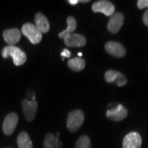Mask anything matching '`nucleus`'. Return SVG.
<instances>
[{
	"label": "nucleus",
	"mask_w": 148,
	"mask_h": 148,
	"mask_svg": "<svg viewBox=\"0 0 148 148\" xmlns=\"http://www.w3.org/2000/svg\"><path fill=\"white\" fill-rule=\"evenodd\" d=\"M1 56L3 58L12 57L14 64L16 66H21L25 63L27 60V56L20 48L15 46H5L1 51Z\"/></svg>",
	"instance_id": "obj_1"
},
{
	"label": "nucleus",
	"mask_w": 148,
	"mask_h": 148,
	"mask_svg": "<svg viewBox=\"0 0 148 148\" xmlns=\"http://www.w3.org/2000/svg\"><path fill=\"white\" fill-rule=\"evenodd\" d=\"M84 121V114L81 110L71 111L68 114L66 127L71 132H75L82 126Z\"/></svg>",
	"instance_id": "obj_2"
},
{
	"label": "nucleus",
	"mask_w": 148,
	"mask_h": 148,
	"mask_svg": "<svg viewBox=\"0 0 148 148\" xmlns=\"http://www.w3.org/2000/svg\"><path fill=\"white\" fill-rule=\"evenodd\" d=\"M21 32L28 38L32 44H38L41 41L42 34L38 30L36 25L31 23H26L22 26Z\"/></svg>",
	"instance_id": "obj_3"
},
{
	"label": "nucleus",
	"mask_w": 148,
	"mask_h": 148,
	"mask_svg": "<svg viewBox=\"0 0 148 148\" xmlns=\"http://www.w3.org/2000/svg\"><path fill=\"white\" fill-rule=\"evenodd\" d=\"M92 10L93 12H101L107 16H111L115 12V7L110 1L106 0L95 1L92 5Z\"/></svg>",
	"instance_id": "obj_4"
},
{
	"label": "nucleus",
	"mask_w": 148,
	"mask_h": 148,
	"mask_svg": "<svg viewBox=\"0 0 148 148\" xmlns=\"http://www.w3.org/2000/svg\"><path fill=\"white\" fill-rule=\"evenodd\" d=\"M21 106L25 119L27 121H32L35 119L38 110L37 101L36 100L23 99L21 101Z\"/></svg>",
	"instance_id": "obj_5"
},
{
	"label": "nucleus",
	"mask_w": 148,
	"mask_h": 148,
	"mask_svg": "<svg viewBox=\"0 0 148 148\" xmlns=\"http://www.w3.org/2000/svg\"><path fill=\"white\" fill-rule=\"evenodd\" d=\"M104 78L108 83L118 86H123L127 82L126 77L123 73L114 70H108L104 74Z\"/></svg>",
	"instance_id": "obj_6"
},
{
	"label": "nucleus",
	"mask_w": 148,
	"mask_h": 148,
	"mask_svg": "<svg viewBox=\"0 0 148 148\" xmlns=\"http://www.w3.org/2000/svg\"><path fill=\"white\" fill-rule=\"evenodd\" d=\"M106 52L115 58H123L126 54V49L124 46L119 42L108 41L105 45Z\"/></svg>",
	"instance_id": "obj_7"
},
{
	"label": "nucleus",
	"mask_w": 148,
	"mask_h": 148,
	"mask_svg": "<svg viewBox=\"0 0 148 148\" xmlns=\"http://www.w3.org/2000/svg\"><path fill=\"white\" fill-rule=\"evenodd\" d=\"M18 122V116L16 112L7 114L3 122L2 130L5 135H10L14 132Z\"/></svg>",
	"instance_id": "obj_8"
},
{
	"label": "nucleus",
	"mask_w": 148,
	"mask_h": 148,
	"mask_svg": "<svg viewBox=\"0 0 148 148\" xmlns=\"http://www.w3.org/2000/svg\"><path fill=\"white\" fill-rule=\"evenodd\" d=\"M127 115V110L121 104L116 105L106 111V116L113 121H122Z\"/></svg>",
	"instance_id": "obj_9"
},
{
	"label": "nucleus",
	"mask_w": 148,
	"mask_h": 148,
	"mask_svg": "<svg viewBox=\"0 0 148 148\" xmlns=\"http://www.w3.org/2000/svg\"><path fill=\"white\" fill-rule=\"evenodd\" d=\"M124 16L120 12H114L108 23V30L112 34H116L123 26Z\"/></svg>",
	"instance_id": "obj_10"
},
{
	"label": "nucleus",
	"mask_w": 148,
	"mask_h": 148,
	"mask_svg": "<svg viewBox=\"0 0 148 148\" xmlns=\"http://www.w3.org/2000/svg\"><path fill=\"white\" fill-rule=\"evenodd\" d=\"M141 144V136L136 132L128 133L123 140V148H140Z\"/></svg>",
	"instance_id": "obj_11"
},
{
	"label": "nucleus",
	"mask_w": 148,
	"mask_h": 148,
	"mask_svg": "<svg viewBox=\"0 0 148 148\" xmlns=\"http://www.w3.org/2000/svg\"><path fill=\"white\" fill-rule=\"evenodd\" d=\"M64 42L68 47H82L86 45V39L83 35L71 33L64 38Z\"/></svg>",
	"instance_id": "obj_12"
},
{
	"label": "nucleus",
	"mask_w": 148,
	"mask_h": 148,
	"mask_svg": "<svg viewBox=\"0 0 148 148\" xmlns=\"http://www.w3.org/2000/svg\"><path fill=\"white\" fill-rule=\"evenodd\" d=\"M21 33L17 28L6 29L3 32V38L7 44L10 46H14L19 41Z\"/></svg>",
	"instance_id": "obj_13"
},
{
	"label": "nucleus",
	"mask_w": 148,
	"mask_h": 148,
	"mask_svg": "<svg viewBox=\"0 0 148 148\" xmlns=\"http://www.w3.org/2000/svg\"><path fill=\"white\" fill-rule=\"evenodd\" d=\"M35 25L38 30L42 33H47L49 32L50 25L46 16L41 12H37L34 16Z\"/></svg>",
	"instance_id": "obj_14"
},
{
	"label": "nucleus",
	"mask_w": 148,
	"mask_h": 148,
	"mask_svg": "<svg viewBox=\"0 0 148 148\" xmlns=\"http://www.w3.org/2000/svg\"><path fill=\"white\" fill-rule=\"evenodd\" d=\"M44 148H62V142L55 137L52 133L48 132L43 141Z\"/></svg>",
	"instance_id": "obj_15"
},
{
	"label": "nucleus",
	"mask_w": 148,
	"mask_h": 148,
	"mask_svg": "<svg viewBox=\"0 0 148 148\" xmlns=\"http://www.w3.org/2000/svg\"><path fill=\"white\" fill-rule=\"evenodd\" d=\"M66 23H67V28L59 33L58 34L59 38L62 39H64L68 34H71L76 29L77 21L73 16H69L66 19Z\"/></svg>",
	"instance_id": "obj_16"
},
{
	"label": "nucleus",
	"mask_w": 148,
	"mask_h": 148,
	"mask_svg": "<svg viewBox=\"0 0 148 148\" xmlns=\"http://www.w3.org/2000/svg\"><path fill=\"white\" fill-rule=\"evenodd\" d=\"M68 66L72 71H80L84 69L85 65H86V62L84 59L80 57L77 58H73L68 61L67 62Z\"/></svg>",
	"instance_id": "obj_17"
},
{
	"label": "nucleus",
	"mask_w": 148,
	"mask_h": 148,
	"mask_svg": "<svg viewBox=\"0 0 148 148\" xmlns=\"http://www.w3.org/2000/svg\"><path fill=\"white\" fill-rule=\"evenodd\" d=\"M17 145L18 148H33L32 142L29 134L25 132H22L17 137Z\"/></svg>",
	"instance_id": "obj_18"
},
{
	"label": "nucleus",
	"mask_w": 148,
	"mask_h": 148,
	"mask_svg": "<svg viewBox=\"0 0 148 148\" xmlns=\"http://www.w3.org/2000/svg\"><path fill=\"white\" fill-rule=\"evenodd\" d=\"M74 148H91V142L87 135L83 134L75 142Z\"/></svg>",
	"instance_id": "obj_19"
},
{
	"label": "nucleus",
	"mask_w": 148,
	"mask_h": 148,
	"mask_svg": "<svg viewBox=\"0 0 148 148\" xmlns=\"http://www.w3.org/2000/svg\"><path fill=\"white\" fill-rule=\"evenodd\" d=\"M137 7L140 10L148 8V0H138L137 1Z\"/></svg>",
	"instance_id": "obj_20"
},
{
	"label": "nucleus",
	"mask_w": 148,
	"mask_h": 148,
	"mask_svg": "<svg viewBox=\"0 0 148 148\" xmlns=\"http://www.w3.org/2000/svg\"><path fill=\"white\" fill-rule=\"evenodd\" d=\"M71 52H70L67 49H64L60 53L61 56L62 57V60H64V58H69V57L71 56Z\"/></svg>",
	"instance_id": "obj_21"
},
{
	"label": "nucleus",
	"mask_w": 148,
	"mask_h": 148,
	"mask_svg": "<svg viewBox=\"0 0 148 148\" xmlns=\"http://www.w3.org/2000/svg\"><path fill=\"white\" fill-rule=\"evenodd\" d=\"M143 21L146 26L148 27V9L145 11V12H144L143 16Z\"/></svg>",
	"instance_id": "obj_22"
},
{
	"label": "nucleus",
	"mask_w": 148,
	"mask_h": 148,
	"mask_svg": "<svg viewBox=\"0 0 148 148\" xmlns=\"http://www.w3.org/2000/svg\"><path fill=\"white\" fill-rule=\"evenodd\" d=\"M67 2L71 5H76L79 2V1L78 0H69L67 1Z\"/></svg>",
	"instance_id": "obj_23"
},
{
	"label": "nucleus",
	"mask_w": 148,
	"mask_h": 148,
	"mask_svg": "<svg viewBox=\"0 0 148 148\" xmlns=\"http://www.w3.org/2000/svg\"><path fill=\"white\" fill-rule=\"evenodd\" d=\"M89 0H80V1H79V2H81V3H88V2H89Z\"/></svg>",
	"instance_id": "obj_24"
},
{
	"label": "nucleus",
	"mask_w": 148,
	"mask_h": 148,
	"mask_svg": "<svg viewBox=\"0 0 148 148\" xmlns=\"http://www.w3.org/2000/svg\"><path fill=\"white\" fill-rule=\"evenodd\" d=\"M54 136H55V137H56V138H59V136H60V133H59V132H57L56 134L54 135Z\"/></svg>",
	"instance_id": "obj_25"
},
{
	"label": "nucleus",
	"mask_w": 148,
	"mask_h": 148,
	"mask_svg": "<svg viewBox=\"0 0 148 148\" xmlns=\"http://www.w3.org/2000/svg\"><path fill=\"white\" fill-rule=\"evenodd\" d=\"M77 55H78V56H79V57H81V56H82V53H77Z\"/></svg>",
	"instance_id": "obj_26"
}]
</instances>
